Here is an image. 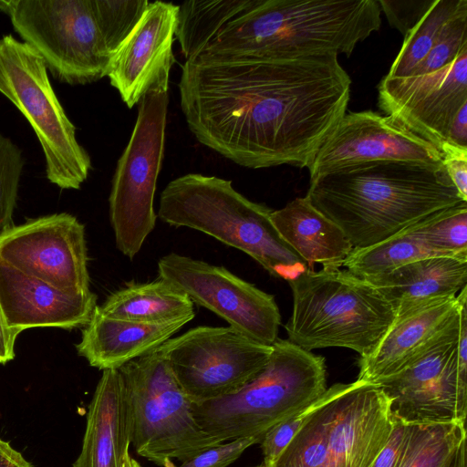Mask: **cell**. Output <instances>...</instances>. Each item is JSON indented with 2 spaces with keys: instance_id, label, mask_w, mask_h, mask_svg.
<instances>
[{
  "instance_id": "cell-30",
  "label": "cell",
  "mask_w": 467,
  "mask_h": 467,
  "mask_svg": "<svg viewBox=\"0 0 467 467\" xmlns=\"http://www.w3.org/2000/svg\"><path fill=\"white\" fill-rule=\"evenodd\" d=\"M420 228L440 255L467 260V202L421 221Z\"/></svg>"
},
{
  "instance_id": "cell-13",
  "label": "cell",
  "mask_w": 467,
  "mask_h": 467,
  "mask_svg": "<svg viewBox=\"0 0 467 467\" xmlns=\"http://www.w3.org/2000/svg\"><path fill=\"white\" fill-rule=\"evenodd\" d=\"M158 273L249 337L268 346L277 340L281 315L274 296L223 266L171 253L158 261Z\"/></svg>"
},
{
  "instance_id": "cell-8",
  "label": "cell",
  "mask_w": 467,
  "mask_h": 467,
  "mask_svg": "<svg viewBox=\"0 0 467 467\" xmlns=\"http://www.w3.org/2000/svg\"><path fill=\"white\" fill-rule=\"evenodd\" d=\"M0 93L33 128L45 156L48 181L63 190H78L91 169L76 128L61 106L42 57L12 35L0 38Z\"/></svg>"
},
{
  "instance_id": "cell-2",
  "label": "cell",
  "mask_w": 467,
  "mask_h": 467,
  "mask_svg": "<svg viewBox=\"0 0 467 467\" xmlns=\"http://www.w3.org/2000/svg\"><path fill=\"white\" fill-rule=\"evenodd\" d=\"M354 249L379 244L463 200L443 166L375 161L310 181L306 195Z\"/></svg>"
},
{
  "instance_id": "cell-6",
  "label": "cell",
  "mask_w": 467,
  "mask_h": 467,
  "mask_svg": "<svg viewBox=\"0 0 467 467\" xmlns=\"http://www.w3.org/2000/svg\"><path fill=\"white\" fill-rule=\"evenodd\" d=\"M262 371L238 392L193 405L202 431L218 445L232 440L264 438L272 427L304 410L327 390L325 358L288 339L272 345Z\"/></svg>"
},
{
  "instance_id": "cell-4",
  "label": "cell",
  "mask_w": 467,
  "mask_h": 467,
  "mask_svg": "<svg viewBox=\"0 0 467 467\" xmlns=\"http://www.w3.org/2000/svg\"><path fill=\"white\" fill-rule=\"evenodd\" d=\"M272 212L238 192L231 181L188 173L171 181L161 192L157 217L236 248L271 275L290 282L314 269L281 237L271 221Z\"/></svg>"
},
{
  "instance_id": "cell-34",
  "label": "cell",
  "mask_w": 467,
  "mask_h": 467,
  "mask_svg": "<svg viewBox=\"0 0 467 467\" xmlns=\"http://www.w3.org/2000/svg\"><path fill=\"white\" fill-rule=\"evenodd\" d=\"M263 438L251 436L232 440L207 450L182 462L175 467H228L252 445L260 443Z\"/></svg>"
},
{
  "instance_id": "cell-14",
  "label": "cell",
  "mask_w": 467,
  "mask_h": 467,
  "mask_svg": "<svg viewBox=\"0 0 467 467\" xmlns=\"http://www.w3.org/2000/svg\"><path fill=\"white\" fill-rule=\"evenodd\" d=\"M0 262L57 288L90 290L85 226L67 213L7 228L0 234Z\"/></svg>"
},
{
  "instance_id": "cell-35",
  "label": "cell",
  "mask_w": 467,
  "mask_h": 467,
  "mask_svg": "<svg viewBox=\"0 0 467 467\" xmlns=\"http://www.w3.org/2000/svg\"><path fill=\"white\" fill-rule=\"evenodd\" d=\"M435 0H378L389 23L405 36L421 19Z\"/></svg>"
},
{
  "instance_id": "cell-25",
  "label": "cell",
  "mask_w": 467,
  "mask_h": 467,
  "mask_svg": "<svg viewBox=\"0 0 467 467\" xmlns=\"http://www.w3.org/2000/svg\"><path fill=\"white\" fill-rule=\"evenodd\" d=\"M99 308L110 317L146 323L195 316L192 300L160 277L148 283L127 284L110 294Z\"/></svg>"
},
{
  "instance_id": "cell-20",
  "label": "cell",
  "mask_w": 467,
  "mask_h": 467,
  "mask_svg": "<svg viewBox=\"0 0 467 467\" xmlns=\"http://www.w3.org/2000/svg\"><path fill=\"white\" fill-rule=\"evenodd\" d=\"M131 444L129 405L119 369H106L87 413L82 448L72 467H122Z\"/></svg>"
},
{
  "instance_id": "cell-12",
  "label": "cell",
  "mask_w": 467,
  "mask_h": 467,
  "mask_svg": "<svg viewBox=\"0 0 467 467\" xmlns=\"http://www.w3.org/2000/svg\"><path fill=\"white\" fill-rule=\"evenodd\" d=\"M160 348L195 404L238 392L262 371L273 349L230 326H199Z\"/></svg>"
},
{
  "instance_id": "cell-7",
  "label": "cell",
  "mask_w": 467,
  "mask_h": 467,
  "mask_svg": "<svg viewBox=\"0 0 467 467\" xmlns=\"http://www.w3.org/2000/svg\"><path fill=\"white\" fill-rule=\"evenodd\" d=\"M129 405L131 444L160 467H175L214 446L193 415L161 348L119 368Z\"/></svg>"
},
{
  "instance_id": "cell-3",
  "label": "cell",
  "mask_w": 467,
  "mask_h": 467,
  "mask_svg": "<svg viewBox=\"0 0 467 467\" xmlns=\"http://www.w3.org/2000/svg\"><path fill=\"white\" fill-rule=\"evenodd\" d=\"M380 26L378 0H259L201 52L234 59L349 57Z\"/></svg>"
},
{
  "instance_id": "cell-1",
  "label": "cell",
  "mask_w": 467,
  "mask_h": 467,
  "mask_svg": "<svg viewBox=\"0 0 467 467\" xmlns=\"http://www.w3.org/2000/svg\"><path fill=\"white\" fill-rule=\"evenodd\" d=\"M337 55L234 59L201 52L182 67V111L197 140L246 168L307 167L346 114Z\"/></svg>"
},
{
  "instance_id": "cell-37",
  "label": "cell",
  "mask_w": 467,
  "mask_h": 467,
  "mask_svg": "<svg viewBox=\"0 0 467 467\" xmlns=\"http://www.w3.org/2000/svg\"><path fill=\"white\" fill-rule=\"evenodd\" d=\"M439 150L448 176L462 199L467 201V149L445 140Z\"/></svg>"
},
{
  "instance_id": "cell-11",
  "label": "cell",
  "mask_w": 467,
  "mask_h": 467,
  "mask_svg": "<svg viewBox=\"0 0 467 467\" xmlns=\"http://www.w3.org/2000/svg\"><path fill=\"white\" fill-rule=\"evenodd\" d=\"M395 419L408 424L465 423L467 327L460 318L398 373L377 382Z\"/></svg>"
},
{
  "instance_id": "cell-24",
  "label": "cell",
  "mask_w": 467,
  "mask_h": 467,
  "mask_svg": "<svg viewBox=\"0 0 467 467\" xmlns=\"http://www.w3.org/2000/svg\"><path fill=\"white\" fill-rule=\"evenodd\" d=\"M466 103L467 47L436 86L391 117L439 149L453 117Z\"/></svg>"
},
{
  "instance_id": "cell-21",
  "label": "cell",
  "mask_w": 467,
  "mask_h": 467,
  "mask_svg": "<svg viewBox=\"0 0 467 467\" xmlns=\"http://www.w3.org/2000/svg\"><path fill=\"white\" fill-rule=\"evenodd\" d=\"M194 315L160 322H136L110 317L96 306L76 345L79 356L99 369H119L161 346Z\"/></svg>"
},
{
  "instance_id": "cell-23",
  "label": "cell",
  "mask_w": 467,
  "mask_h": 467,
  "mask_svg": "<svg viewBox=\"0 0 467 467\" xmlns=\"http://www.w3.org/2000/svg\"><path fill=\"white\" fill-rule=\"evenodd\" d=\"M271 221L285 243L313 268L339 269L354 247L334 222L312 205L306 196L273 211Z\"/></svg>"
},
{
  "instance_id": "cell-42",
  "label": "cell",
  "mask_w": 467,
  "mask_h": 467,
  "mask_svg": "<svg viewBox=\"0 0 467 467\" xmlns=\"http://www.w3.org/2000/svg\"><path fill=\"white\" fill-rule=\"evenodd\" d=\"M122 467H141V465L134 460L130 453H128L125 457L124 463Z\"/></svg>"
},
{
  "instance_id": "cell-15",
  "label": "cell",
  "mask_w": 467,
  "mask_h": 467,
  "mask_svg": "<svg viewBox=\"0 0 467 467\" xmlns=\"http://www.w3.org/2000/svg\"><path fill=\"white\" fill-rule=\"evenodd\" d=\"M375 161H409L443 166L437 147L389 115L371 110L346 113L317 149L310 181Z\"/></svg>"
},
{
  "instance_id": "cell-29",
  "label": "cell",
  "mask_w": 467,
  "mask_h": 467,
  "mask_svg": "<svg viewBox=\"0 0 467 467\" xmlns=\"http://www.w3.org/2000/svg\"><path fill=\"white\" fill-rule=\"evenodd\" d=\"M464 441L463 422L412 424L400 467H449Z\"/></svg>"
},
{
  "instance_id": "cell-40",
  "label": "cell",
  "mask_w": 467,
  "mask_h": 467,
  "mask_svg": "<svg viewBox=\"0 0 467 467\" xmlns=\"http://www.w3.org/2000/svg\"><path fill=\"white\" fill-rule=\"evenodd\" d=\"M0 467H34L8 441L0 439Z\"/></svg>"
},
{
  "instance_id": "cell-16",
  "label": "cell",
  "mask_w": 467,
  "mask_h": 467,
  "mask_svg": "<svg viewBox=\"0 0 467 467\" xmlns=\"http://www.w3.org/2000/svg\"><path fill=\"white\" fill-rule=\"evenodd\" d=\"M330 389L318 467H371L394 425L389 398L379 384L358 379Z\"/></svg>"
},
{
  "instance_id": "cell-28",
  "label": "cell",
  "mask_w": 467,
  "mask_h": 467,
  "mask_svg": "<svg viewBox=\"0 0 467 467\" xmlns=\"http://www.w3.org/2000/svg\"><path fill=\"white\" fill-rule=\"evenodd\" d=\"M467 9V0H435L415 26L404 36L403 44L385 78L409 77L436 43L444 26Z\"/></svg>"
},
{
  "instance_id": "cell-9",
  "label": "cell",
  "mask_w": 467,
  "mask_h": 467,
  "mask_svg": "<svg viewBox=\"0 0 467 467\" xmlns=\"http://www.w3.org/2000/svg\"><path fill=\"white\" fill-rule=\"evenodd\" d=\"M16 33L70 85L107 76L110 60L90 0H0Z\"/></svg>"
},
{
  "instance_id": "cell-17",
  "label": "cell",
  "mask_w": 467,
  "mask_h": 467,
  "mask_svg": "<svg viewBox=\"0 0 467 467\" xmlns=\"http://www.w3.org/2000/svg\"><path fill=\"white\" fill-rule=\"evenodd\" d=\"M179 5L150 2L131 33L111 56L107 70L128 108L139 104L154 88L168 90L170 72L175 62L172 45Z\"/></svg>"
},
{
  "instance_id": "cell-36",
  "label": "cell",
  "mask_w": 467,
  "mask_h": 467,
  "mask_svg": "<svg viewBox=\"0 0 467 467\" xmlns=\"http://www.w3.org/2000/svg\"><path fill=\"white\" fill-rule=\"evenodd\" d=\"M412 424L394 418L389 437L371 467H400L405 453Z\"/></svg>"
},
{
  "instance_id": "cell-38",
  "label": "cell",
  "mask_w": 467,
  "mask_h": 467,
  "mask_svg": "<svg viewBox=\"0 0 467 467\" xmlns=\"http://www.w3.org/2000/svg\"><path fill=\"white\" fill-rule=\"evenodd\" d=\"M445 140L455 146L467 149V103L453 117Z\"/></svg>"
},
{
  "instance_id": "cell-5",
  "label": "cell",
  "mask_w": 467,
  "mask_h": 467,
  "mask_svg": "<svg viewBox=\"0 0 467 467\" xmlns=\"http://www.w3.org/2000/svg\"><path fill=\"white\" fill-rule=\"evenodd\" d=\"M288 283L293 308L285 328L305 350L345 348L366 358L395 320L392 304L347 269L309 270Z\"/></svg>"
},
{
  "instance_id": "cell-27",
  "label": "cell",
  "mask_w": 467,
  "mask_h": 467,
  "mask_svg": "<svg viewBox=\"0 0 467 467\" xmlns=\"http://www.w3.org/2000/svg\"><path fill=\"white\" fill-rule=\"evenodd\" d=\"M419 223L375 245L353 249L342 266L358 277H366L418 259L441 256L428 243Z\"/></svg>"
},
{
  "instance_id": "cell-41",
  "label": "cell",
  "mask_w": 467,
  "mask_h": 467,
  "mask_svg": "<svg viewBox=\"0 0 467 467\" xmlns=\"http://www.w3.org/2000/svg\"><path fill=\"white\" fill-rule=\"evenodd\" d=\"M449 467H467L466 465V441H462L457 449Z\"/></svg>"
},
{
  "instance_id": "cell-10",
  "label": "cell",
  "mask_w": 467,
  "mask_h": 467,
  "mask_svg": "<svg viewBox=\"0 0 467 467\" xmlns=\"http://www.w3.org/2000/svg\"><path fill=\"white\" fill-rule=\"evenodd\" d=\"M168 90L154 88L139 102L130 139L118 161L109 198L116 246L129 259L153 231L154 195L165 148Z\"/></svg>"
},
{
  "instance_id": "cell-22",
  "label": "cell",
  "mask_w": 467,
  "mask_h": 467,
  "mask_svg": "<svg viewBox=\"0 0 467 467\" xmlns=\"http://www.w3.org/2000/svg\"><path fill=\"white\" fill-rule=\"evenodd\" d=\"M360 278L375 286L399 315L438 299L456 296L467 286V260L425 257Z\"/></svg>"
},
{
  "instance_id": "cell-18",
  "label": "cell",
  "mask_w": 467,
  "mask_h": 467,
  "mask_svg": "<svg viewBox=\"0 0 467 467\" xmlns=\"http://www.w3.org/2000/svg\"><path fill=\"white\" fill-rule=\"evenodd\" d=\"M96 306L90 290L57 288L0 262V309L16 336L32 327H84Z\"/></svg>"
},
{
  "instance_id": "cell-31",
  "label": "cell",
  "mask_w": 467,
  "mask_h": 467,
  "mask_svg": "<svg viewBox=\"0 0 467 467\" xmlns=\"http://www.w3.org/2000/svg\"><path fill=\"white\" fill-rule=\"evenodd\" d=\"M103 42L112 56L134 29L146 11L147 0H90Z\"/></svg>"
},
{
  "instance_id": "cell-39",
  "label": "cell",
  "mask_w": 467,
  "mask_h": 467,
  "mask_svg": "<svg viewBox=\"0 0 467 467\" xmlns=\"http://www.w3.org/2000/svg\"><path fill=\"white\" fill-rule=\"evenodd\" d=\"M16 337L8 329L0 309V364H5L15 358Z\"/></svg>"
},
{
  "instance_id": "cell-26",
  "label": "cell",
  "mask_w": 467,
  "mask_h": 467,
  "mask_svg": "<svg viewBox=\"0 0 467 467\" xmlns=\"http://www.w3.org/2000/svg\"><path fill=\"white\" fill-rule=\"evenodd\" d=\"M259 0H192L179 5L175 36L185 61L196 57L231 20Z\"/></svg>"
},
{
  "instance_id": "cell-32",
  "label": "cell",
  "mask_w": 467,
  "mask_h": 467,
  "mask_svg": "<svg viewBox=\"0 0 467 467\" xmlns=\"http://www.w3.org/2000/svg\"><path fill=\"white\" fill-rule=\"evenodd\" d=\"M24 160L21 150L0 133V234L12 226Z\"/></svg>"
},
{
  "instance_id": "cell-33",
  "label": "cell",
  "mask_w": 467,
  "mask_h": 467,
  "mask_svg": "<svg viewBox=\"0 0 467 467\" xmlns=\"http://www.w3.org/2000/svg\"><path fill=\"white\" fill-rule=\"evenodd\" d=\"M319 400L320 398L296 414L267 431L260 442L264 456L260 463L261 466H269L276 460L284 448L309 419L313 410L318 405Z\"/></svg>"
},
{
  "instance_id": "cell-19",
  "label": "cell",
  "mask_w": 467,
  "mask_h": 467,
  "mask_svg": "<svg viewBox=\"0 0 467 467\" xmlns=\"http://www.w3.org/2000/svg\"><path fill=\"white\" fill-rule=\"evenodd\" d=\"M459 318L458 295L396 315L376 349L369 356L360 358L358 380L377 383L398 373Z\"/></svg>"
}]
</instances>
